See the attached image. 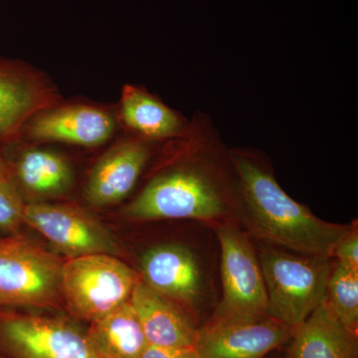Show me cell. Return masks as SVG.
<instances>
[{
  "instance_id": "1",
  "label": "cell",
  "mask_w": 358,
  "mask_h": 358,
  "mask_svg": "<svg viewBox=\"0 0 358 358\" xmlns=\"http://www.w3.org/2000/svg\"><path fill=\"white\" fill-rule=\"evenodd\" d=\"M169 159L127 206L138 221L190 219L224 222L238 217L239 199L229 148L210 115L199 110L176 138Z\"/></svg>"
},
{
  "instance_id": "2",
  "label": "cell",
  "mask_w": 358,
  "mask_h": 358,
  "mask_svg": "<svg viewBox=\"0 0 358 358\" xmlns=\"http://www.w3.org/2000/svg\"><path fill=\"white\" fill-rule=\"evenodd\" d=\"M229 157L239 199L238 217L256 237L301 255L333 258L334 247L352 225L322 220L289 196L260 150L229 148Z\"/></svg>"
},
{
  "instance_id": "3",
  "label": "cell",
  "mask_w": 358,
  "mask_h": 358,
  "mask_svg": "<svg viewBox=\"0 0 358 358\" xmlns=\"http://www.w3.org/2000/svg\"><path fill=\"white\" fill-rule=\"evenodd\" d=\"M259 261L265 281L268 315L293 331L327 298L331 259L262 248Z\"/></svg>"
},
{
  "instance_id": "4",
  "label": "cell",
  "mask_w": 358,
  "mask_h": 358,
  "mask_svg": "<svg viewBox=\"0 0 358 358\" xmlns=\"http://www.w3.org/2000/svg\"><path fill=\"white\" fill-rule=\"evenodd\" d=\"M140 275L110 254H92L63 264L61 293L73 317L91 322L129 300Z\"/></svg>"
},
{
  "instance_id": "5",
  "label": "cell",
  "mask_w": 358,
  "mask_h": 358,
  "mask_svg": "<svg viewBox=\"0 0 358 358\" xmlns=\"http://www.w3.org/2000/svg\"><path fill=\"white\" fill-rule=\"evenodd\" d=\"M63 264L18 234L0 238V306L58 308Z\"/></svg>"
},
{
  "instance_id": "6",
  "label": "cell",
  "mask_w": 358,
  "mask_h": 358,
  "mask_svg": "<svg viewBox=\"0 0 358 358\" xmlns=\"http://www.w3.org/2000/svg\"><path fill=\"white\" fill-rule=\"evenodd\" d=\"M232 220L218 224L223 296L212 319L255 320L268 315V299L258 252Z\"/></svg>"
},
{
  "instance_id": "7",
  "label": "cell",
  "mask_w": 358,
  "mask_h": 358,
  "mask_svg": "<svg viewBox=\"0 0 358 358\" xmlns=\"http://www.w3.org/2000/svg\"><path fill=\"white\" fill-rule=\"evenodd\" d=\"M0 355L3 358H99L87 331L70 320L0 312Z\"/></svg>"
},
{
  "instance_id": "8",
  "label": "cell",
  "mask_w": 358,
  "mask_h": 358,
  "mask_svg": "<svg viewBox=\"0 0 358 358\" xmlns=\"http://www.w3.org/2000/svg\"><path fill=\"white\" fill-rule=\"evenodd\" d=\"M24 222L38 231L60 253L70 259L110 254L117 246L108 230L91 214L66 204H25Z\"/></svg>"
},
{
  "instance_id": "9",
  "label": "cell",
  "mask_w": 358,
  "mask_h": 358,
  "mask_svg": "<svg viewBox=\"0 0 358 358\" xmlns=\"http://www.w3.org/2000/svg\"><path fill=\"white\" fill-rule=\"evenodd\" d=\"M292 331L271 317L255 320L211 319L197 329L193 348L200 358H265L287 343Z\"/></svg>"
},
{
  "instance_id": "10",
  "label": "cell",
  "mask_w": 358,
  "mask_h": 358,
  "mask_svg": "<svg viewBox=\"0 0 358 358\" xmlns=\"http://www.w3.org/2000/svg\"><path fill=\"white\" fill-rule=\"evenodd\" d=\"M155 143L134 136L117 143L92 169L86 199L96 206H108L133 192L152 159Z\"/></svg>"
},
{
  "instance_id": "11",
  "label": "cell",
  "mask_w": 358,
  "mask_h": 358,
  "mask_svg": "<svg viewBox=\"0 0 358 358\" xmlns=\"http://www.w3.org/2000/svg\"><path fill=\"white\" fill-rule=\"evenodd\" d=\"M141 281L182 308L194 305L202 293L199 261L185 246L164 244L148 249L141 259Z\"/></svg>"
},
{
  "instance_id": "12",
  "label": "cell",
  "mask_w": 358,
  "mask_h": 358,
  "mask_svg": "<svg viewBox=\"0 0 358 358\" xmlns=\"http://www.w3.org/2000/svg\"><path fill=\"white\" fill-rule=\"evenodd\" d=\"M129 303L140 320L148 345L162 348H192L197 329L185 308L150 288L141 277Z\"/></svg>"
},
{
  "instance_id": "13",
  "label": "cell",
  "mask_w": 358,
  "mask_h": 358,
  "mask_svg": "<svg viewBox=\"0 0 358 358\" xmlns=\"http://www.w3.org/2000/svg\"><path fill=\"white\" fill-rule=\"evenodd\" d=\"M115 128L113 117L102 110L67 106L38 115L30 124L29 134L37 140L96 147L109 140Z\"/></svg>"
},
{
  "instance_id": "14",
  "label": "cell",
  "mask_w": 358,
  "mask_h": 358,
  "mask_svg": "<svg viewBox=\"0 0 358 358\" xmlns=\"http://www.w3.org/2000/svg\"><path fill=\"white\" fill-rule=\"evenodd\" d=\"M288 358H357V336L334 315L327 300L292 331Z\"/></svg>"
},
{
  "instance_id": "15",
  "label": "cell",
  "mask_w": 358,
  "mask_h": 358,
  "mask_svg": "<svg viewBox=\"0 0 358 358\" xmlns=\"http://www.w3.org/2000/svg\"><path fill=\"white\" fill-rule=\"evenodd\" d=\"M121 110L127 127L136 136L150 143L173 140L189 121L147 90L133 85L122 89Z\"/></svg>"
},
{
  "instance_id": "16",
  "label": "cell",
  "mask_w": 358,
  "mask_h": 358,
  "mask_svg": "<svg viewBox=\"0 0 358 358\" xmlns=\"http://www.w3.org/2000/svg\"><path fill=\"white\" fill-rule=\"evenodd\" d=\"M86 331L99 358H141L148 345L129 300L91 322Z\"/></svg>"
},
{
  "instance_id": "17",
  "label": "cell",
  "mask_w": 358,
  "mask_h": 358,
  "mask_svg": "<svg viewBox=\"0 0 358 358\" xmlns=\"http://www.w3.org/2000/svg\"><path fill=\"white\" fill-rule=\"evenodd\" d=\"M42 89L25 71L0 61V141L11 140L42 103Z\"/></svg>"
},
{
  "instance_id": "18",
  "label": "cell",
  "mask_w": 358,
  "mask_h": 358,
  "mask_svg": "<svg viewBox=\"0 0 358 358\" xmlns=\"http://www.w3.org/2000/svg\"><path fill=\"white\" fill-rule=\"evenodd\" d=\"M9 176L27 192L51 196L65 192L72 171L61 155L45 150H26L17 157Z\"/></svg>"
},
{
  "instance_id": "19",
  "label": "cell",
  "mask_w": 358,
  "mask_h": 358,
  "mask_svg": "<svg viewBox=\"0 0 358 358\" xmlns=\"http://www.w3.org/2000/svg\"><path fill=\"white\" fill-rule=\"evenodd\" d=\"M326 300L339 322L358 336L357 271L336 264L327 280Z\"/></svg>"
},
{
  "instance_id": "20",
  "label": "cell",
  "mask_w": 358,
  "mask_h": 358,
  "mask_svg": "<svg viewBox=\"0 0 358 358\" xmlns=\"http://www.w3.org/2000/svg\"><path fill=\"white\" fill-rule=\"evenodd\" d=\"M24 207L17 186L8 171H0V231L6 234H18L24 224Z\"/></svg>"
},
{
  "instance_id": "21",
  "label": "cell",
  "mask_w": 358,
  "mask_h": 358,
  "mask_svg": "<svg viewBox=\"0 0 358 358\" xmlns=\"http://www.w3.org/2000/svg\"><path fill=\"white\" fill-rule=\"evenodd\" d=\"M333 257L338 265L358 272V230L357 224L339 239L334 247Z\"/></svg>"
},
{
  "instance_id": "22",
  "label": "cell",
  "mask_w": 358,
  "mask_h": 358,
  "mask_svg": "<svg viewBox=\"0 0 358 358\" xmlns=\"http://www.w3.org/2000/svg\"><path fill=\"white\" fill-rule=\"evenodd\" d=\"M141 358H200L193 348H162L148 345Z\"/></svg>"
},
{
  "instance_id": "23",
  "label": "cell",
  "mask_w": 358,
  "mask_h": 358,
  "mask_svg": "<svg viewBox=\"0 0 358 358\" xmlns=\"http://www.w3.org/2000/svg\"><path fill=\"white\" fill-rule=\"evenodd\" d=\"M7 167L6 166V162H4V159H2L1 155H0V171H6Z\"/></svg>"
},
{
  "instance_id": "24",
  "label": "cell",
  "mask_w": 358,
  "mask_h": 358,
  "mask_svg": "<svg viewBox=\"0 0 358 358\" xmlns=\"http://www.w3.org/2000/svg\"><path fill=\"white\" fill-rule=\"evenodd\" d=\"M0 358H3V357H2L1 355H0Z\"/></svg>"
}]
</instances>
